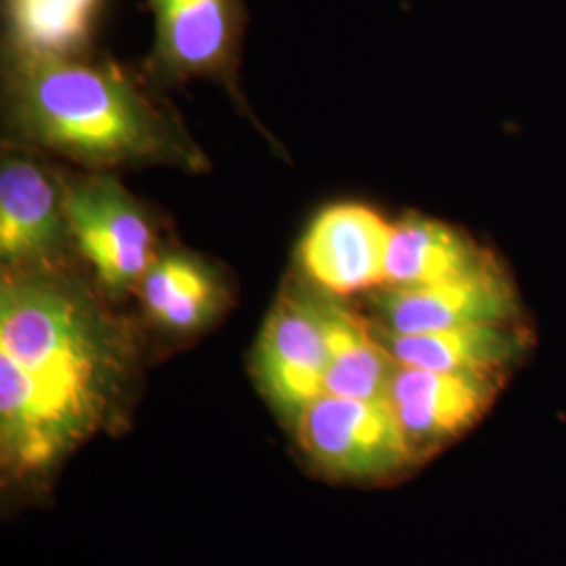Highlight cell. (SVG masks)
Segmentation results:
<instances>
[{
    "label": "cell",
    "mask_w": 566,
    "mask_h": 566,
    "mask_svg": "<svg viewBox=\"0 0 566 566\" xmlns=\"http://www.w3.org/2000/svg\"><path fill=\"white\" fill-rule=\"evenodd\" d=\"M114 344L81 292L46 269H9L0 290V439L4 464L39 470L102 413Z\"/></svg>",
    "instance_id": "obj_1"
},
{
    "label": "cell",
    "mask_w": 566,
    "mask_h": 566,
    "mask_svg": "<svg viewBox=\"0 0 566 566\" xmlns=\"http://www.w3.org/2000/svg\"><path fill=\"white\" fill-rule=\"evenodd\" d=\"M13 91L23 133L74 163H202L114 63L78 55L18 57Z\"/></svg>",
    "instance_id": "obj_2"
},
{
    "label": "cell",
    "mask_w": 566,
    "mask_h": 566,
    "mask_svg": "<svg viewBox=\"0 0 566 566\" xmlns=\"http://www.w3.org/2000/svg\"><path fill=\"white\" fill-rule=\"evenodd\" d=\"M294 430L311 462L343 479H382L416 458L388 399L324 395L304 407Z\"/></svg>",
    "instance_id": "obj_3"
},
{
    "label": "cell",
    "mask_w": 566,
    "mask_h": 566,
    "mask_svg": "<svg viewBox=\"0 0 566 566\" xmlns=\"http://www.w3.org/2000/svg\"><path fill=\"white\" fill-rule=\"evenodd\" d=\"M67 231L112 294L139 287L156 263V238L142 206L114 177L63 182Z\"/></svg>",
    "instance_id": "obj_4"
},
{
    "label": "cell",
    "mask_w": 566,
    "mask_h": 566,
    "mask_svg": "<svg viewBox=\"0 0 566 566\" xmlns=\"http://www.w3.org/2000/svg\"><path fill=\"white\" fill-rule=\"evenodd\" d=\"M329 365L325 298L283 292L256 344L254 369L264 397L292 422L325 395Z\"/></svg>",
    "instance_id": "obj_5"
},
{
    "label": "cell",
    "mask_w": 566,
    "mask_h": 566,
    "mask_svg": "<svg viewBox=\"0 0 566 566\" xmlns=\"http://www.w3.org/2000/svg\"><path fill=\"white\" fill-rule=\"evenodd\" d=\"M154 15L149 65L160 78L231 82L240 60L243 0H143Z\"/></svg>",
    "instance_id": "obj_6"
},
{
    "label": "cell",
    "mask_w": 566,
    "mask_h": 566,
    "mask_svg": "<svg viewBox=\"0 0 566 566\" xmlns=\"http://www.w3.org/2000/svg\"><path fill=\"white\" fill-rule=\"evenodd\" d=\"M392 224L364 203H336L308 224L298 261L308 280L336 298L386 283Z\"/></svg>",
    "instance_id": "obj_7"
},
{
    "label": "cell",
    "mask_w": 566,
    "mask_h": 566,
    "mask_svg": "<svg viewBox=\"0 0 566 566\" xmlns=\"http://www.w3.org/2000/svg\"><path fill=\"white\" fill-rule=\"evenodd\" d=\"M385 329L424 334L468 325L512 324L516 294L495 261L446 282L386 287L374 296Z\"/></svg>",
    "instance_id": "obj_8"
},
{
    "label": "cell",
    "mask_w": 566,
    "mask_h": 566,
    "mask_svg": "<svg viewBox=\"0 0 566 566\" xmlns=\"http://www.w3.org/2000/svg\"><path fill=\"white\" fill-rule=\"evenodd\" d=\"M497 376L449 374L397 365L388 401L413 455L443 446L474 424L495 397Z\"/></svg>",
    "instance_id": "obj_9"
},
{
    "label": "cell",
    "mask_w": 566,
    "mask_h": 566,
    "mask_svg": "<svg viewBox=\"0 0 566 566\" xmlns=\"http://www.w3.org/2000/svg\"><path fill=\"white\" fill-rule=\"evenodd\" d=\"M63 182L28 158L0 170V256L9 269H46L65 242Z\"/></svg>",
    "instance_id": "obj_10"
},
{
    "label": "cell",
    "mask_w": 566,
    "mask_h": 566,
    "mask_svg": "<svg viewBox=\"0 0 566 566\" xmlns=\"http://www.w3.org/2000/svg\"><path fill=\"white\" fill-rule=\"evenodd\" d=\"M399 365L449 374L497 376L525 348V338L510 324L468 325L424 334L378 329Z\"/></svg>",
    "instance_id": "obj_11"
},
{
    "label": "cell",
    "mask_w": 566,
    "mask_h": 566,
    "mask_svg": "<svg viewBox=\"0 0 566 566\" xmlns=\"http://www.w3.org/2000/svg\"><path fill=\"white\" fill-rule=\"evenodd\" d=\"M491 263L485 252L449 224L407 217L392 224L386 287L446 282Z\"/></svg>",
    "instance_id": "obj_12"
},
{
    "label": "cell",
    "mask_w": 566,
    "mask_h": 566,
    "mask_svg": "<svg viewBox=\"0 0 566 566\" xmlns=\"http://www.w3.org/2000/svg\"><path fill=\"white\" fill-rule=\"evenodd\" d=\"M329 365L325 395L346 399H388L397 361L382 343L378 327L364 322L343 304L325 298Z\"/></svg>",
    "instance_id": "obj_13"
},
{
    "label": "cell",
    "mask_w": 566,
    "mask_h": 566,
    "mask_svg": "<svg viewBox=\"0 0 566 566\" xmlns=\"http://www.w3.org/2000/svg\"><path fill=\"white\" fill-rule=\"evenodd\" d=\"M105 0H4V23L18 57L78 55Z\"/></svg>",
    "instance_id": "obj_14"
},
{
    "label": "cell",
    "mask_w": 566,
    "mask_h": 566,
    "mask_svg": "<svg viewBox=\"0 0 566 566\" xmlns=\"http://www.w3.org/2000/svg\"><path fill=\"white\" fill-rule=\"evenodd\" d=\"M145 311L164 327L191 332L206 324L221 301L219 283L202 263L181 254L156 259L142 283Z\"/></svg>",
    "instance_id": "obj_15"
}]
</instances>
